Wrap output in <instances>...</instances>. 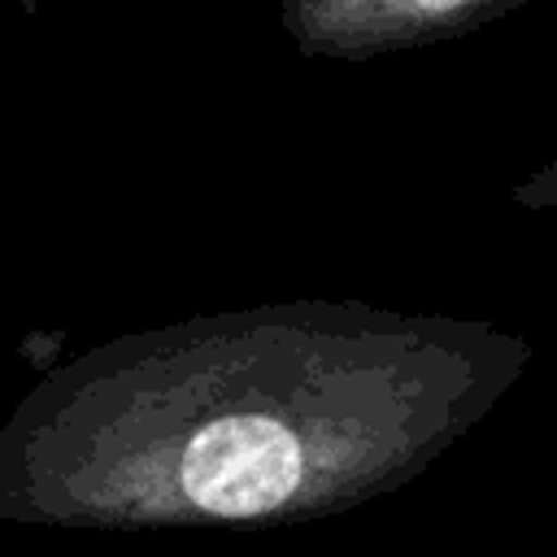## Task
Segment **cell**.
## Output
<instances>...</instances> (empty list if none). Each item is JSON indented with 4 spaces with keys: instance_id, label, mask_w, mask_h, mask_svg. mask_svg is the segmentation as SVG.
Wrapping results in <instances>:
<instances>
[{
    "instance_id": "cell-1",
    "label": "cell",
    "mask_w": 557,
    "mask_h": 557,
    "mask_svg": "<svg viewBox=\"0 0 557 557\" xmlns=\"http://www.w3.org/2000/svg\"><path fill=\"white\" fill-rule=\"evenodd\" d=\"M522 4L531 0H278V22L309 61H370L461 39Z\"/></svg>"
},
{
    "instance_id": "cell-2",
    "label": "cell",
    "mask_w": 557,
    "mask_h": 557,
    "mask_svg": "<svg viewBox=\"0 0 557 557\" xmlns=\"http://www.w3.org/2000/svg\"><path fill=\"white\" fill-rule=\"evenodd\" d=\"M509 200L518 205V209H535V213H557V152L544 161V165H535L522 183H513V191H509Z\"/></svg>"
}]
</instances>
